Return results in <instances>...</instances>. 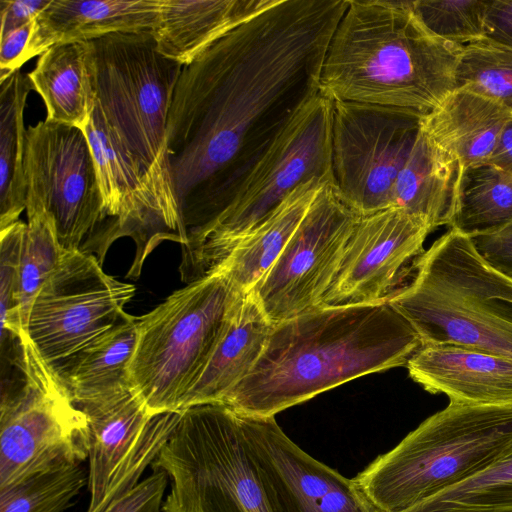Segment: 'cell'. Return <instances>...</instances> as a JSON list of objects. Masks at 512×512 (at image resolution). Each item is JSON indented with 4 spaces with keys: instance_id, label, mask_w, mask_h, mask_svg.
I'll list each match as a JSON object with an SVG mask.
<instances>
[{
    "instance_id": "cell-23",
    "label": "cell",
    "mask_w": 512,
    "mask_h": 512,
    "mask_svg": "<svg viewBox=\"0 0 512 512\" xmlns=\"http://www.w3.org/2000/svg\"><path fill=\"white\" fill-rule=\"evenodd\" d=\"M463 167L422 130L394 186V207L424 220L431 230L452 222Z\"/></svg>"
},
{
    "instance_id": "cell-9",
    "label": "cell",
    "mask_w": 512,
    "mask_h": 512,
    "mask_svg": "<svg viewBox=\"0 0 512 512\" xmlns=\"http://www.w3.org/2000/svg\"><path fill=\"white\" fill-rule=\"evenodd\" d=\"M151 467L171 483L162 512H271L241 414L224 404L182 410Z\"/></svg>"
},
{
    "instance_id": "cell-33",
    "label": "cell",
    "mask_w": 512,
    "mask_h": 512,
    "mask_svg": "<svg viewBox=\"0 0 512 512\" xmlns=\"http://www.w3.org/2000/svg\"><path fill=\"white\" fill-rule=\"evenodd\" d=\"M27 223L20 220L0 230V324L1 337L29 339L19 314L20 260Z\"/></svg>"
},
{
    "instance_id": "cell-10",
    "label": "cell",
    "mask_w": 512,
    "mask_h": 512,
    "mask_svg": "<svg viewBox=\"0 0 512 512\" xmlns=\"http://www.w3.org/2000/svg\"><path fill=\"white\" fill-rule=\"evenodd\" d=\"M19 371L2 379L0 488L88 458V423L30 340Z\"/></svg>"
},
{
    "instance_id": "cell-18",
    "label": "cell",
    "mask_w": 512,
    "mask_h": 512,
    "mask_svg": "<svg viewBox=\"0 0 512 512\" xmlns=\"http://www.w3.org/2000/svg\"><path fill=\"white\" fill-rule=\"evenodd\" d=\"M160 12L161 0H50L34 20L22 64L57 44L154 31Z\"/></svg>"
},
{
    "instance_id": "cell-15",
    "label": "cell",
    "mask_w": 512,
    "mask_h": 512,
    "mask_svg": "<svg viewBox=\"0 0 512 512\" xmlns=\"http://www.w3.org/2000/svg\"><path fill=\"white\" fill-rule=\"evenodd\" d=\"M241 417L247 448L271 512H375L353 478L305 452L275 417Z\"/></svg>"
},
{
    "instance_id": "cell-34",
    "label": "cell",
    "mask_w": 512,
    "mask_h": 512,
    "mask_svg": "<svg viewBox=\"0 0 512 512\" xmlns=\"http://www.w3.org/2000/svg\"><path fill=\"white\" fill-rule=\"evenodd\" d=\"M168 479L164 471H153L101 512H162Z\"/></svg>"
},
{
    "instance_id": "cell-14",
    "label": "cell",
    "mask_w": 512,
    "mask_h": 512,
    "mask_svg": "<svg viewBox=\"0 0 512 512\" xmlns=\"http://www.w3.org/2000/svg\"><path fill=\"white\" fill-rule=\"evenodd\" d=\"M327 184L267 274L251 291L272 324L321 304L358 219Z\"/></svg>"
},
{
    "instance_id": "cell-22",
    "label": "cell",
    "mask_w": 512,
    "mask_h": 512,
    "mask_svg": "<svg viewBox=\"0 0 512 512\" xmlns=\"http://www.w3.org/2000/svg\"><path fill=\"white\" fill-rule=\"evenodd\" d=\"M27 75L44 101L46 120L80 129L87 125L97 101L91 41L50 47Z\"/></svg>"
},
{
    "instance_id": "cell-17",
    "label": "cell",
    "mask_w": 512,
    "mask_h": 512,
    "mask_svg": "<svg viewBox=\"0 0 512 512\" xmlns=\"http://www.w3.org/2000/svg\"><path fill=\"white\" fill-rule=\"evenodd\" d=\"M406 367L426 391L458 405L512 404V361L456 345H421Z\"/></svg>"
},
{
    "instance_id": "cell-8",
    "label": "cell",
    "mask_w": 512,
    "mask_h": 512,
    "mask_svg": "<svg viewBox=\"0 0 512 512\" xmlns=\"http://www.w3.org/2000/svg\"><path fill=\"white\" fill-rule=\"evenodd\" d=\"M242 295L227 277L213 272L137 317L129 380L151 415L181 412Z\"/></svg>"
},
{
    "instance_id": "cell-35",
    "label": "cell",
    "mask_w": 512,
    "mask_h": 512,
    "mask_svg": "<svg viewBox=\"0 0 512 512\" xmlns=\"http://www.w3.org/2000/svg\"><path fill=\"white\" fill-rule=\"evenodd\" d=\"M471 240L492 267L512 279V224L497 233Z\"/></svg>"
},
{
    "instance_id": "cell-12",
    "label": "cell",
    "mask_w": 512,
    "mask_h": 512,
    "mask_svg": "<svg viewBox=\"0 0 512 512\" xmlns=\"http://www.w3.org/2000/svg\"><path fill=\"white\" fill-rule=\"evenodd\" d=\"M135 287L108 275L93 254L63 251L31 306L27 335L54 371L128 313Z\"/></svg>"
},
{
    "instance_id": "cell-5",
    "label": "cell",
    "mask_w": 512,
    "mask_h": 512,
    "mask_svg": "<svg viewBox=\"0 0 512 512\" xmlns=\"http://www.w3.org/2000/svg\"><path fill=\"white\" fill-rule=\"evenodd\" d=\"M414 277L388 302L421 345H456L512 361V279L471 238L450 229L414 264Z\"/></svg>"
},
{
    "instance_id": "cell-11",
    "label": "cell",
    "mask_w": 512,
    "mask_h": 512,
    "mask_svg": "<svg viewBox=\"0 0 512 512\" xmlns=\"http://www.w3.org/2000/svg\"><path fill=\"white\" fill-rule=\"evenodd\" d=\"M334 187L358 216L394 207V186L424 115L397 107L332 101Z\"/></svg>"
},
{
    "instance_id": "cell-39",
    "label": "cell",
    "mask_w": 512,
    "mask_h": 512,
    "mask_svg": "<svg viewBox=\"0 0 512 512\" xmlns=\"http://www.w3.org/2000/svg\"><path fill=\"white\" fill-rule=\"evenodd\" d=\"M488 162L512 175V118L504 126Z\"/></svg>"
},
{
    "instance_id": "cell-16",
    "label": "cell",
    "mask_w": 512,
    "mask_h": 512,
    "mask_svg": "<svg viewBox=\"0 0 512 512\" xmlns=\"http://www.w3.org/2000/svg\"><path fill=\"white\" fill-rule=\"evenodd\" d=\"M428 224L399 207L359 216L320 306L388 301L423 254Z\"/></svg>"
},
{
    "instance_id": "cell-21",
    "label": "cell",
    "mask_w": 512,
    "mask_h": 512,
    "mask_svg": "<svg viewBox=\"0 0 512 512\" xmlns=\"http://www.w3.org/2000/svg\"><path fill=\"white\" fill-rule=\"evenodd\" d=\"M511 118L512 114L493 100L457 88L422 117L421 128L466 168L489 161Z\"/></svg>"
},
{
    "instance_id": "cell-3",
    "label": "cell",
    "mask_w": 512,
    "mask_h": 512,
    "mask_svg": "<svg viewBox=\"0 0 512 512\" xmlns=\"http://www.w3.org/2000/svg\"><path fill=\"white\" fill-rule=\"evenodd\" d=\"M461 47L430 34L411 1L349 0L330 40L319 88L332 101L426 115L456 89Z\"/></svg>"
},
{
    "instance_id": "cell-6",
    "label": "cell",
    "mask_w": 512,
    "mask_h": 512,
    "mask_svg": "<svg viewBox=\"0 0 512 512\" xmlns=\"http://www.w3.org/2000/svg\"><path fill=\"white\" fill-rule=\"evenodd\" d=\"M511 452L512 404L449 403L353 480L375 512H406Z\"/></svg>"
},
{
    "instance_id": "cell-36",
    "label": "cell",
    "mask_w": 512,
    "mask_h": 512,
    "mask_svg": "<svg viewBox=\"0 0 512 512\" xmlns=\"http://www.w3.org/2000/svg\"><path fill=\"white\" fill-rule=\"evenodd\" d=\"M483 40L512 51V0H490Z\"/></svg>"
},
{
    "instance_id": "cell-30",
    "label": "cell",
    "mask_w": 512,
    "mask_h": 512,
    "mask_svg": "<svg viewBox=\"0 0 512 512\" xmlns=\"http://www.w3.org/2000/svg\"><path fill=\"white\" fill-rule=\"evenodd\" d=\"M86 484L81 464L53 467L0 488V512H63Z\"/></svg>"
},
{
    "instance_id": "cell-1",
    "label": "cell",
    "mask_w": 512,
    "mask_h": 512,
    "mask_svg": "<svg viewBox=\"0 0 512 512\" xmlns=\"http://www.w3.org/2000/svg\"><path fill=\"white\" fill-rule=\"evenodd\" d=\"M349 0H273L183 66L168 114L187 231L216 218L299 107L319 91Z\"/></svg>"
},
{
    "instance_id": "cell-7",
    "label": "cell",
    "mask_w": 512,
    "mask_h": 512,
    "mask_svg": "<svg viewBox=\"0 0 512 512\" xmlns=\"http://www.w3.org/2000/svg\"><path fill=\"white\" fill-rule=\"evenodd\" d=\"M333 102L320 89L293 114L251 169L228 206L191 230L179 267L186 284L207 276L245 236L265 221L300 185H334Z\"/></svg>"
},
{
    "instance_id": "cell-24",
    "label": "cell",
    "mask_w": 512,
    "mask_h": 512,
    "mask_svg": "<svg viewBox=\"0 0 512 512\" xmlns=\"http://www.w3.org/2000/svg\"><path fill=\"white\" fill-rule=\"evenodd\" d=\"M324 185L327 183L311 180L297 187L209 274L219 272L240 294L250 293L279 258Z\"/></svg>"
},
{
    "instance_id": "cell-31",
    "label": "cell",
    "mask_w": 512,
    "mask_h": 512,
    "mask_svg": "<svg viewBox=\"0 0 512 512\" xmlns=\"http://www.w3.org/2000/svg\"><path fill=\"white\" fill-rule=\"evenodd\" d=\"M457 88L498 103L512 114V51L480 40L461 47L456 66Z\"/></svg>"
},
{
    "instance_id": "cell-32",
    "label": "cell",
    "mask_w": 512,
    "mask_h": 512,
    "mask_svg": "<svg viewBox=\"0 0 512 512\" xmlns=\"http://www.w3.org/2000/svg\"><path fill=\"white\" fill-rule=\"evenodd\" d=\"M490 0L411 1L417 18L434 37L457 46L483 39Z\"/></svg>"
},
{
    "instance_id": "cell-29",
    "label": "cell",
    "mask_w": 512,
    "mask_h": 512,
    "mask_svg": "<svg viewBox=\"0 0 512 512\" xmlns=\"http://www.w3.org/2000/svg\"><path fill=\"white\" fill-rule=\"evenodd\" d=\"M406 512H512V452L484 472Z\"/></svg>"
},
{
    "instance_id": "cell-19",
    "label": "cell",
    "mask_w": 512,
    "mask_h": 512,
    "mask_svg": "<svg viewBox=\"0 0 512 512\" xmlns=\"http://www.w3.org/2000/svg\"><path fill=\"white\" fill-rule=\"evenodd\" d=\"M273 0H161L157 50L183 66Z\"/></svg>"
},
{
    "instance_id": "cell-38",
    "label": "cell",
    "mask_w": 512,
    "mask_h": 512,
    "mask_svg": "<svg viewBox=\"0 0 512 512\" xmlns=\"http://www.w3.org/2000/svg\"><path fill=\"white\" fill-rule=\"evenodd\" d=\"M33 22L1 35L0 39V71L13 72L22 64L23 55L28 44Z\"/></svg>"
},
{
    "instance_id": "cell-28",
    "label": "cell",
    "mask_w": 512,
    "mask_h": 512,
    "mask_svg": "<svg viewBox=\"0 0 512 512\" xmlns=\"http://www.w3.org/2000/svg\"><path fill=\"white\" fill-rule=\"evenodd\" d=\"M26 211L28 222L20 260L19 314L22 329L27 335L31 306L56 268L63 250L51 216L33 195L27 194Z\"/></svg>"
},
{
    "instance_id": "cell-20",
    "label": "cell",
    "mask_w": 512,
    "mask_h": 512,
    "mask_svg": "<svg viewBox=\"0 0 512 512\" xmlns=\"http://www.w3.org/2000/svg\"><path fill=\"white\" fill-rule=\"evenodd\" d=\"M272 326L255 295L252 292L242 295L205 370L186 396L182 410L195 405L220 403L253 369Z\"/></svg>"
},
{
    "instance_id": "cell-27",
    "label": "cell",
    "mask_w": 512,
    "mask_h": 512,
    "mask_svg": "<svg viewBox=\"0 0 512 512\" xmlns=\"http://www.w3.org/2000/svg\"><path fill=\"white\" fill-rule=\"evenodd\" d=\"M511 224L512 175L489 162L463 168L451 229L474 238Z\"/></svg>"
},
{
    "instance_id": "cell-2",
    "label": "cell",
    "mask_w": 512,
    "mask_h": 512,
    "mask_svg": "<svg viewBox=\"0 0 512 512\" xmlns=\"http://www.w3.org/2000/svg\"><path fill=\"white\" fill-rule=\"evenodd\" d=\"M420 347L415 329L388 301L318 306L273 324L253 369L220 403L275 417L345 382L406 366Z\"/></svg>"
},
{
    "instance_id": "cell-13",
    "label": "cell",
    "mask_w": 512,
    "mask_h": 512,
    "mask_svg": "<svg viewBox=\"0 0 512 512\" xmlns=\"http://www.w3.org/2000/svg\"><path fill=\"white\" fill-rule=\"evenodd\" d=\"M27 194L51 216L63 251L92 254L106 223L93 153L84 131L49 120L26 136Z\"/></svg>"
},
{
    "instance_id": "cell-37",
    "label": "cell",
    "mask_w": 512,
    "mask_h": 512,
    "mask_svg": "<svg viewBox=\"0 0 512 512\" xmlns=\"http://www.w3.org/2000/svg\"><path fill=\"white\" fill-rule=\"evenodd\" d=\"M50 0H1V35L33 22Z\"/></svg>"
},
{
    "instance_id": "cell-25",
    "label": "cell",
    "mask_w": 512,
    "mask_h": 512,
    "mask_svg": "<svg viewBox=\"0 0 512 512\" xmlns=\"http://www.w3.org/2000/svg\"><path fill=\"white\" fill-rule=\"evenodd\" d=\"M137 340V317L128 314L54 372L78 403L131 386L129 365Z\"/></svg>"
},
{
    "instance_id": "cell-4",
    "label": "cell",
    "mask_w": 512,
    "mask_h": 512,
    "mask_svg": "<svg viewBox=\"0 0 512 512\" xmlns=\"http://www.w3.org/2000/svg\"><path fill=\"white\" fill-rule=\"evenodd\" d=\"M97 103L137 166L173 242H188L171 175L167 124L183 65L162 55L152 31L93 40Z\"/></svg>"
},
{
    "instance_id": "cell-26",
    "label": "cell",
    "mask_w": 512,
    "mask_h": 512,
    "mask_svg": "<svg viewBox=\"0 0 512 512\" xmlns=\"http://www.w3.org/2000/svg\"><path fill=\"white\" fill-rule=\"evenodd\" d=\"M33 89L19 69L0 81V230L26 209V136L24 109Z\"/></svg>"
}]
</instances>
